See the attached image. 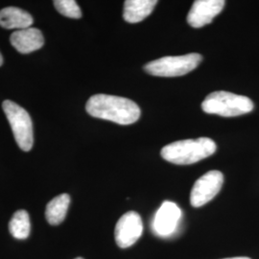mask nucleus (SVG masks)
Returning <instances> with one entry per match:
<instances>
[{"label":"nucleus","instance_id":"nucleus-1","mask_svg":"<svg viewBox=\"0 0 259 259\" xmlns=\"http://www.w3.org/2000/svg\"><path fill=\"white\" fill-rule=\"evenodd\" d=\"M85 110L93 117L112 121L119 125H130L139 120L140 109L138 104L120 96L96 94L85 105Z\"/></svg>","mask_w":259,"mask_h":259},{"label":"nucleus","instance_id":"nucleus-2","mask_svg":"<svg viewBox=\"0 0 259 259\" xmlns=\"http://www.w3.org/2000/svg\"><path fill=\"white\" fill-rule=\"evenodd\" d=\"M216 143L208 138L186 139L170 143L161 149V157L165 160L178 164H193L216 152Z\"/></svg>","mask_w":259,"mask_h":259},{"label":"nucleus","instance_id":"nucleus-3","mask_svg":"<svg viewBox=\"0 0 259 259\" xmlns=\"http://www.w3.org/2000/svg\"><path fill=\"white\" fill-rule=\"evenodd\" d=\"M202 109L206 113L234 117L252 111L253 103L247 96L228 92H215L205 97Z\"/></svg>","mask_w":259,"mask_h":259},{"label":"nucleus","instance_id":"nucleus-4","mask_svg":"<svg viewBox=\"0 0 259 259\" xmlns=\"http://www.w3.org/2000/svg\"><path fill=\"white\" fill-rule=\"evenodd\" d=\"M202 62V56L190 53L183 56H167L150 62L144 66L149 74L158 77H177L187 74Z\"/></svg>","mask_w":259,"mask_h":259},{"label":"nucleus","instance_id":"nucleus-5","mask_svg":"<svg viewBox=\"0 0 259 259\" xmlns=\"http://www.w3.org/2000/svg\"><path fill=\"white\" fill-rule=\"evenodd\" d=\"M3 111L9 121L14 137L19 148L25 152L33 147V124L27 111L18 104L5 100L2 104Z\"/></svg>","mask_w":259,"mask_h":259},{"label":"nucleus","instance_id":"nucleus-6","mask_svg":"<svg viewBox=\"0 0 259 259\" xmlns=\"http://www.w3.org/2000/svg\"><path fill=\"white\" fill-rule=\"evenodd\" d=\"M224 176L220 171H209L201 177L192 187L190 204L194 207L203 206L210 202L222 188Z\"/></svg>","mask_w":259,"mask_h":259},{"label":"nucleus","instance_id":"nucleus-7","mask_svg":"<svg viewBox=\"0 0 259 259\" xmlns=\"http://www.w3.org/2000/svg\"><path fill=\"white\" fill-rule=\"evenodd\" d=\"M142 232L143 224L139 213L136 211L125 213L115 226V242L121 249H127L139 240Z\"/></svg>","mask_w":259,"mask_h":259},{"label":"nucleus","instance_id":"nucleus-8","mask_svg":"<svg viewBox=\"0 0 259 259\" xmlns=\"http://www.w3.org/2000/svg\"><path fill=\"white\" fill-rule=\"evenodd\" d=\"M182 218L181 208L173 202H164L158 208L152 224L154 232L161 237H167L176 232Z\"/></svg>","mask_w":259,"mask_h":259},{"label":"nucleus","instance_id":"nucleus-9","mask_svg":"<svg viewBox=\"0 0 259 259\" xmlns=\"http://www.w3.org/2000/svg\"><path fill=\"white\" fill-rule=\"evenodd\" d=\"M224 0H197L195 1L187 15V22L194 28L204 27L221 13Z\"/></svg>","mask_w":259,"mask_h":259},{"label":"nucleus","instance_id":"nucleus-10","mask_svg":"<svg viewBox=\"0 0 259 259\" xmlns=\"http://www.w3.org/2000/svg\"><path fill=\"white\" fill-rule=\"evenodd\" d=\"M10 40L12 46L22 54L34 52L45 45V37L41 31L33 27L14 32L10 37Z\"/></svg>","mask_w":259,"mask_h":259},{"label":"nucleus","instance_id":"nucleus-11","mask_svg":"<svg viewBox=\"0 0 259 259\" xmlns=\"http://www.w3.org/2000/svg\"><path fill=\"white\" fill-rule=\"evenodd\" d=\"M33 24L32 16L24 10L7 7L0 11V26L6 29H26Z\"/></svg>","mask_w":259,"mask_h":259},{"label":"nucleus","instance_id":"nucleus-12","mask_svg":"<svg viewBox=\"0 0 259 259\" xmlns=\"http://www.w3.org/2000/svg\"><path fill=\"white\" fill-rule=\"evenodd\" d=\"M157 4V0H127L124 4L123 18L130 23H138L146 19Z\"/></svg>","mask_w":259,"mask_h":259},{"label":"nucleus","instance_id":"nucleus-13","mask_svg":"<svg viewBox=\"0 0 259 259\" xmlns=\"http://www.w3.org/2000/svg\"><path fill=\"white\" fill-rule=\"evenodd\" d=\"M70 204L68 194H61L52 199L47 205L46 217L48 223L52 226L60 225L64 222Z\"/></svg>","mask_w":259,"mask_h":259},{"label":"nucleus","instance_id":"nucleus-14","mask_svg":"<svg viewBox=\"0 0 259 259\" xmlns=\"http://www.w3.org/2000/svg\"><path fill=\"white\" fill-rule=\"evenodd\" d=\"M11 234L17 239H26L31 231L30 217L26 210H18L9 223Z\"/></svg>","mask_w":259,"mask_h":259},{"label":"nucleus","instance_id":"nucleus-15","mask_svg":"<svg viewBox=\"0 0 259 259\" xmlns=\"http://www.w3.org/2000/svg\"><path fill=\"white\" fill-rule=\"evenodd\" d=\"M53 3L56 10L65 17L76 19L82 17V11L74 0H55Z\"/></svg>","mask_w":259,"mask_h":259},{"label":"nucleus","instance_id":"nucleus-16","mask_svg":"<svg viewBox=\"0 0 259 259\" xmlns=\"http://www.w3.org/2000/svg\"><path fill=\"white\" fill-rule=\"evenodd\" d=\"M224 259H250L249 257H232V258H224Z\"/></svg>","mask_w":259,"mask_h":259},{"label":"nucleus","instance_id":"nucleus-17","mask_svg":"<svg viewBox=\"0 0 259 259\" xmlns=\"http://www.w3.org/2000/svg\"><path fill=\"white\" fill-rule=\"evenodd\" d=\"M2 64H3V57H2L1 53H0V66L2 65Z\"/></svg>","mask_w":259,"mask_h":259},{"label":"nucleus","instance_id":"nucleus-18","mask_svg":"<svg viewBox=\"0 0 259 259\" xmlns=\"http://www.w3.org/2000/svg\"><path fill=\"white\" fill-rule=\"evenodd\" d=\"M75 259H83V258H82V257H77V258H75Z\"/></svg>","mask_w":259,"mask_h":259}]
</instances>
